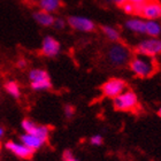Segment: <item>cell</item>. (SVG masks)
<instances>
[{
  "mask_svg": "<svg viewBox=\"0 0 161 161\" xmlns=\"http://www.w3.org/2000/svg\"><path fill=\"white\" fill-rule=\"evenodd\" d=\"M131 57V47L122 42V39L120 42H113V44L106 46L104 50V62L113 68H127Z\"/></svg>",
  "mask_w": 161,
  "mask_h": 161,
  "instance_id": "obj_1",
  "label": "cell"
},
{
  "mask_svg": "<svg viewBox=\"0 0 161 161\" xmlns=\"http://www.w3.org/2000/svg\"><path fill=\"white\" fill-rule=\"evenodd\" d=\"M128 68L131 69L135 77L146 80V78L153 77L160 70V64L154 57L132 53Z\"/></svg>",
  "mask_w": 161,
  "mask_h": 161,
  "instance_id": "obj_2",
  "label": "cell"
},
{
  "mask_svg": "<svg viewBox=\"0 0 161 161\" xmlns=\"http://www.w3.org/2000/svg\"><path fill=\"white\" fill-rule=\"evenodd\" d=\"M113 106H114L115 111L132 113L134 115L141 114L142 109H143L141 103L137 99V96L132 91H128L125 93L115 97L114 101H113Z\"/></svg>",
  "mask_w": 161,
  "mask_h": 161,
  "instance_id": "obj_3",
  "label": "cell"
},
{
  "mask_svg": "<svg viewBox=\"0 0 161 161\" xmlns=\"http://www.w3.org/2000/svg\"><path fill=\"white\" fill-rule=\"evenodd\" d=\"M135 15L154 20L159 19L161 14L160 1L159 0H143L141 3H135Z\"/></svg>",
  "mask_w": 161,
  "mask_h": 161,
  "instance_id": "obj_4",
  "label": "cell"
},
{
  "mask_svg": "<svg viewBox=\"0 0 161 161\" xmlns=\"http://www.w3.org/2000/svg\"><path fill=\"white\" fill-rule=\"evenodd\" d=\"M129 85L125 80H121V78H111L104 84H101L99 90H100L103 97H107L114 99L120 94H122L125 89H128Z\"/></svg>",
  "mask_w": 161,
  "mask_h": 161,
  "instance_id": "obj_5",
  "label": "cell"
},
{
  "mask_svg": "<svg viewBox=\"0 0 161 161\" xmlns=\"http://www.w3.org/2000/svg\"><path fill=\"white\" fill-rule=\"evenodd\" d=\"M132 53L143 54V55H148V57H154L155 54L160 53L161 45L159 40H146L141 45L136 47H132Z\"/></svg>",
  "mask_w": 161,
  "mask_h": 161,
  "instance_id": "obj_6",
  "label": "cell"
},
{
  "mask_svg": "<svg viewBox=\"0 0 161 161\" xmlns=\"http://www.w3.org/2000/svg\"><path fill=\"white\" fill-rule=\"evenodd\" d=\"M6 147L12 151L14 154L19 157V158L23 159V160H31V159L34 158V154H35V148H31V147H28L25 145H19V144H15L14 142H7L6 143Z\"/></svg>",
  "mask_w": 161,
  "mask_h": 161,
  "instance_id": "obj_7",
  "label": "cell"
},
{
  "mask_svg": "<svg viewBox=\"0 0 161 161\" xmlns=\"http://www.w3.org/2000/svg\"><path fill=\"white\" fill-rule=\"evenodd\" d=\"M59 48H60V44L58 40L52 37H46L43 42V47L39 51V54L45 57H54L58 54Z\"/></svg>",
  "mask_w": 161,
  "mask_h": 161,
  "instance_id": "obj_8",
  "label": "cell"
},
{
  "mask_svg": "<svg viewBox=\"0 0 161 161\" xmlns=\"http://www.w3.org/2000/svg\"><path fill=\"white\" fill-rule=\"evenodd\" d=\"M68 23L74 29H78L82 31L91 32V31L96 30V25L93 22H91L90 20H86V19H83V17H69Z\"/></svg>",
  "mask_w": 161,
  "mask_h": 161,
  "instance_id": "obj_9",
  "label": "cell"
},
{
  "mask_svg": "<svg viewBox=\"0 0 161 161\" xmlns=\"http://www.w3.org/2000/svg\"><path fill=\"white\" fill-rule=\"evenodd\" d=\"M21 139H22V142L24 143L25 146L35 148V150L40 147L43 145V143H45L42 138L37 137V136H32V135H24V136L21 137Z\"/></svg>",
  "mask_w": 161,
  "mask_h": 161,
  "instance_id": "obj_10",
  "label": "cell"
},
{
  "mask_svg": "<svg viewBox=\"0 0 161 161\" xmlns=\"http://www.w3.org/2000/svg\"><path fill=\"white\" fill-rule=\"evenodd\" d=\"M40 6L45 12H54L64 7V3L61 0H40Z\"/></svg>",
  "mask_w": 161,
  "mask_h": 161,
  "instance_id": "obj_11",
  "label": "cell"
},
{
  "mask_svg": "<svg viewBox=\"0 0 161 161\" xmlns=\"http://www.w3.org/2000/svg\"><path fill=\"white\" fill-rule=\"evenodd\" d=\"M35 19L39 22L40 24H43L45 27H48V25H52L54 22L53 16H51L48 12H45V10H39L37 13H35Z\"/></svg>",
  "mask_w": 161,
  "mask_h": 161,
  "instance_id": "obj_12",
  "label": "cell"
},
{
  "mask_svg": "<svg viewBox=\"0 0 161 161\" xmlns=\"http://www.w3.org/2000/svg\"><path fill=\"white\" fill-rule=\"evenodd\" d=\"M29 77L32 82H39V80H50V76L45 70L42 69H35L30 73Z\"/></svg>",
  "mask_w": 161,
  "mask_h": 161,
  "instance_id": "obj_13",
  "label": "cell"
},
{
  "mask_svg": "<svg viewBox=\"0 0 161 161\" xmlns=\"http://www.w3.org/2000/svg\"><path fill=\"white\" fill-rule=\"evenodd\" d=\"M100 30L103 31V32H104V34L109 38V40H112V42H120L121 40L120 34H119L116 30L112 29V28L105 27V25H100Z\"/></svg>",
  "mask_w": 161,
  "mask_h": 161,
  "instance_id": "obj_14",
  "label": "cell"
},
{
  "mask_svg": "<svg viewBox=\"0 0 161 161\" xmlns=\"http://www.w3.org/2000/svg\"><path fill=\"white\" fill-rule=\"evenodd\" d=\"M5 90L10 93L12 96H14L15 98H20V87H19V84L16 82H8V83L5 84Z\"/></svg>",
  "mask_w": 161,
  "mask_h": 161,
  "instance_id": "obj_15",
  "label": "cell"
},
{
  "mask_svg": "<svg viewBox=\"0 0 161 161\" xmlns=\"http://www.w3.org/2000/svg\"><path fill=\"white\" fill-rule=\"evenodd\" d=\"M128 28H130L131 30H135L137 32H145V23L138 20H131L127 22Z\"/></svg>",
  "mask_w": 161,
  "mask_h": 161,
  "instance_id": "obj_16",
  "label": "cell"
},
{
  "mask_svg": "<svg viewBox=\"0 0 161 161\" xmlns=\"http://www.w3.org/2000/svg\"><path fill=\"white\" fill-rule=\"evenodd\" d=\"M145 32L153 36V37H157L160 34V27L157 23H154V22L145 23Z\"/></svg>",
  "mask_w": 161,
  "mask_h": 161,
  "instance_id": "obj_17",
  "label": "cell"
},
{
  "mask_svg": "<svg viewBox=\"0 0 161 161\" xmlns=\"http://www.w3.org/2000/svg\"><path fill=\"white\" fill-rule=\"evenodd\" d=\"M22 127H23V129L28 132V135H35V132H36V129H37V124H35L34 122H31L30 120H23V122H22Z\"/></svg>",
  "mask_w": 161,
  "mask_h": 161,
  "instance_id": "obj_18",
  "label": "cell"
},
{
  "mask_svg": "<svg viewBox=\"0 0 161 161\" xmlns=\"http://www.w3.org/2000/svg\"><path fill=\"white\" fill-rule=\"evenodd\" d=\"M31 87L35 90H43V89H51L52 84L51 80H39V82H32Z\"/></svg>",
  "mask_w": 161,
  "mask_h": 161,
  "instance_id": "obj_19",
  "label": "cell"
},
{
  "mask_svg": "<svg viewBox=\"0 0 161 161\" xmlns=\"http://www.w3.org/2000/svg\"><path fill=\"white\" fill-rule=\"evenodd\" d=\"M75 112H76V108H75V106H73V105L64 106V113H66V116H68V118H71V116L75 114Z\"/></svg>",
  "mask_w": 161,
  "mask_h": 161,
  "instance_id": "obj_20",
  "label": "cell"
},
{
  "mask_svg": "<svg viewBox=\"0 0 161 161\" xmlns=\"http://www.w3.org/2000/svg\"><path fill=\"white\" fill-rule=\"evenodd\" d=\"M62 159H64V161H78L74 158V155H73V153H71L70 150H66V151L64 152V154H62Z\"/></svg>",
  "mask_w": 161,
  "mask_h": 161,
  "instance_id": "obj_21",
  "label": "cell"
},
{
  "mask_svg": "<svg viewBox=\"0 0 161 161\" xmlns=\"http://www.w3.org/2000/svg\"><path fill=\"white\" fill-rule=\"evenodd\" d=\"M91 143L94 145H101L103 144V138L100 136H94V137L91 138Z\"/></svg>",
  "mask_w": 161,
  "mask_h": 161,
  "instance_id": "obj_22",
  "label": "cell"
},
{
  "mask_svg": "<svg viewBox=\"0 0 161 161\" xmlns=\"http://www.w3.org/2000/svg\"><path fill=\"white\" fill-rule=\"evenodd\" d=\"M54 23V27L57 28H59V29H61V28H64V22L62 20H57V21H54L53 22Z\"/></svg>",
  "mask_w": 161,
  "mask_h": 161,
  "instance_id": "obj_23",
  "label": "cell"
},
{
  "mask_svg": "<svg viewBox=\"0 0 161 161\" xmlns=\"http://www.w3.org/2000/svg\"><path fill=\"white\" fill-rule=\"evenodd\" d=\"M124 1H125V0H115V3H116V5H118V6H120L121 3H124Z\"/></svg>",
  "mask_w": 161,
  "mask_h": 161,
  "instance_id": "obj_24",
  "label": "cell"
},
{
  "mask_svg": "<svg viewBox=\"0 0 161 161\" xmlns=\"http://www.w3.org/2000/svg\"><path fill=\"white\" fill-rule=\"evenodd\" d=\"M128 1H131V3H141L143 0H128Z\"/></svg>",
  "mask_w": 161,
  "mask_h": 161,
  "instance_id": "obj_25",
  "label": "cell"
},
{
  "mask_svg": "<svg viewBox=\"0 0 161 161\" xmlns=\"http://www.w3.org/2000/svg\"><path fill=\"white\" fill-rule=\"evenodd\" d=\"M3 129H1V128H0V136H1V135H3Z\"/></svg>",
  "mask_w": 161,
  "mask_h": 161,
  "instance_id": "obj_26",
  "label": "cell"
},
{
  "mask_svg": "<svg viewBox=\"0 0 161 161\" xmlns=\"http://www.w3.org/2000/svg\"><path fill=\"white\" fill-rule=\"evenodd\" d=\"M0 150H1V142H0Z\"/></svg>",
  "mask_w": 161,
  "mask_h": 161,
  "instance_id": "obj_27",
  "label": "cell"
},
{
  "mask_svg": "<svg viewBox=\"0 0 161 161\" xmlns=\"http://www.w3.org/2000/svg\"><path fill=\"white\" fill-rule=\"evenodd\" d=\"M32 1H35V0H32ZM35 3H36V1H35Z\"/></svg>",
  "mask_w": 161,
  "mask_h": 161,
  "instance_id": "obj_28",
  "label": "cell"
}]
</instances>
